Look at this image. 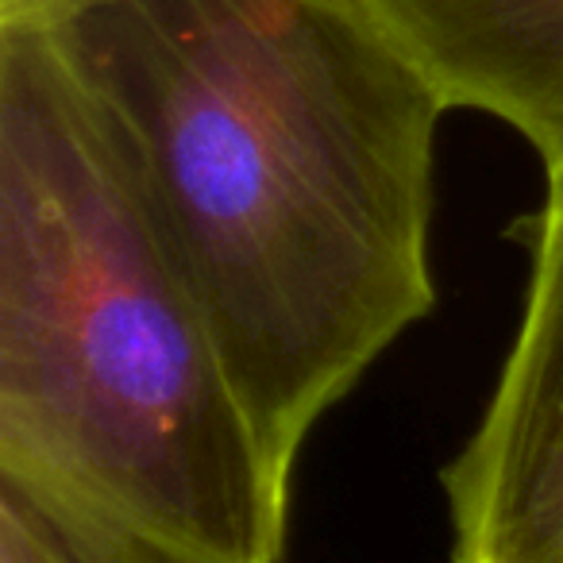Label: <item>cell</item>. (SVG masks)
Here are the masks:
<instances>
[{
	"label": "cell",
	"mask_w": 563,
	"mask_h": 563,
	"mask_svg": "<svg viewBox=\"0 0 563 563\" xmlns=\"http://www.w3.org/2000/svg\"><path fill=\"white\" fill-rule=\"evenodd\" d=\"M383 27L448 109L514 128L563 166V0H352Z\"/></svg>",
	"instance_id": "4"
},
{
	"label": "cell",
	"mask_w": 563,
	"mask_h": 563,
	"mask_svg": "<svg viewBox=\"0 0 563 563\" xmlns=\"http://www.w3.org/2000/svg\"><path fill=\"white\" fill-rule=\"evenodd\" d=\"M0 563H93L35 509L0 490Z\"/></svg>",
	"instance_id": "5"
},
{
	"label": "cell",
	"mask_w": 563,
	"mask_h": 563,
	"mask_svg": "<svg viewBox=\"0 0 563 563\" xmlns=\"http://www.w3.org/2000/svg\"><path fill=\"white\" fill-rule=\"evenodd\" d=\"M290 483L55 32L0 24V490L93 563H282Z\"/></svg>",
	"instance_id": "2"
},
{
	"label": "cell",
	"mask_w": 563,
	"mask_h": 563,
	"mask_svg": "<svg viewBox=\"0 0 563 563\" xmlns=\"http://www.w3.org/2000/svg\"><path fill=\"white\" fill-rule=\"evenodd\" d=\"M112 0H0V24L20 27H63L66 20L81 16L89 9H101Z\"/></svg>",
	"instance_id": "6"
},
{
	"label": "cell",
	"mask_w": 563,
	"mask_h": 563,
	"mask_svg": "<svg viewBox=\"0 0 563 563\" xmlns=\"http://www.w3.org/2000/svg\"><path fill=\"white\" fill-rule=\"evenodd\" d=\"M560 563H563V560H560Z\"/></svg>",
	"instance_id": "7"
},
{
	"label": "cell",
	"mask_w": 563,
	"mask_h": 563,
	"mask_svg": "<svg viewBox=\"0 0 563 563\" xmlns=\"http://www.w3.org/2000/svg\"><path fill=\"white\" fill-rule=\"evenodd\" d=\"M529 286L471 437L440 471L452 563L563 560V166L525 220Z\"/></svg>",
	"instance_id": "3"
},
{
	"label": "cell",
	"mask_w": 563,
	"mask_h": 563,
	"mask_svg": "<svg viewBox=\"0 0 563 563\" xmlns=\"http://www.w3.org/2000/svg\"><path fill=\"white\" fill-rule=\"evenodd\" d=\"M290 463L437 309L444 97L352 0H112L51 27Z\"/></svg>",
	"instance_id": "1"
}]
</instances>
